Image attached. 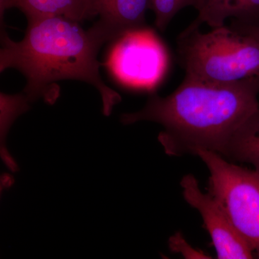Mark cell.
I'll return each instance as SVG.
<instances>
[{"label": "cell", "instance_id": "9a60e30c", "mask_svg": "<svg viewBox=\"0 0 259 259\" xmlns=\"http://www.w3.org/2000/svg\"><path fill=\"white\" fill-rule=\"evenodd\" d=\"M18 0H0V21L1 27L5 26L4 16L5 12L11 8H17Z\"/></svg>", "mask_w": 259, "mask_h": 259}, {"label": "cell", "instance_id": "9c48e42d", "mask_svg": "<svg viewBox=\"0 0 259 259\" xmlns=\"http://www.w3.org/2000/svg\"><path fill=\"white\" fill-rule=\"evenodd\" d=\"M17 8L27 18L61 15L78 22L88 19L82 0H18Z\"/></svg>", "mask_w": 259, "mask_h": 259}, {"label": "cell", "instance_id": "52a82bcc", "mask_svg": "<svg viewBox=\"0 0 259 259\" xmlns=\"http://www.w3.org/2000/svg\"><path fill=\"white\" fill-rule=\"evenodd\" d=\"M88 18L100 17L95 26L108 41L146 28L150 0H82Z\"/></svg>", "mask_w": 259, "mask_h": 259}, {"label": "cell", "instance_id": "4fadbf2b", "mask_svg": "<svg viewBox=\"0 0 259 259\" xmlns=\"http://www.w3.org/2000/svg\"><path fill=\"white\" fill-rule=\"evenodd\" d=\"M168 245L171 251L182 253L185 258H211L209 255L204 253L202 250L192 248L180 233H177L175 236L170 238Z\"/></svg>", "mask_w": 259, "mask_h": 259}, {"label": "cell", "instance_id": "7a4b0ae2", "mask_svg": "<svg viewBox=\"0 0 259 259\" xmlns=\"http://www.w3.org/2000/svg\"><path fill=\"white\" fill-rule=\"evenodd\" d=\"M25 36L12 40L1 28L0 72L18 70L26 79L24 89L30 102L44 98L53 105L59 96L56 83L79 80L93 85L101 96L102 112L112 113L122 98L107 86L100 72L99 51L106 37L93 25L85 30L80 22L61 15L29 18Z\"/></svg>", "mask_w": 259, "mask_h": 259}, {"label": "cell", "instance_id": "8fae6325", "mask_svg": "<svg viewBox=\"0 0 259 259\" xmlns=\"http://www.w3.org/2000/svg\"><path fill=\"white\" fill-rule=\"evenodd\" d=\"M242 1L243 0H204L202 8L197 11V16L184 30L190 32L197 30L203 24L212 28L223 26Z\"/></svg>", "mask_w": 259, "mask_h": 259}, {"label": "cell", "instance_id": "ba28073f", "mask_svg": "<svg viewBox=\"0 0 259 259\" xmlns=\"http://www.w3.org/2000/svg\"><path fill=\"white\" fill-rule=\"evenodd\" d=\"M225 156L231 161L250 163L259 172V112L236 135Z\"/></svg>", "mask_w": 259, "mask_h": 259}, {"label": "cell", "instance_id": "277c9868", "mask_svg": "<svg viewBox=\"0 0 259 259\" xmlns=\"http://www.w3.org/2000/svg\"><path fill=\"white\" fill-rule=\"evenodd\" d=\"M209 171L208 193L259 258V172L227 161L219 153L198 149Z\"/></svg>", "mask_w": 259, "mask_h": 259}, {"label": "cell", "instance_id": "5b68a950", "mask_svg": "<svg viewBox=\"0 0 259 259\" xmlns=\"http://www.w3.org/2000/svg\"><path fill=\"white\" fill-rule=\"evenodd\" d=\"M115 40L107 62L114 77L135 89L151 90L157 85L166 71L168 56L155 32L146 27Z\"/></svg>", "mask_w": 259, "mask_h": 259}, {"label": "cell", "instance_id": "5bb4252c", "mask_svg": "<svg viewBox=\"0 0 259 259\" xmlns=\"http://www.w3.org/2000/svg\"><path fill=\"white\" fill-rule=\"evenodd\" d=\"M229 26L237 31L253 37L259 42V23L238 24L231 22Z\"/></svg>", "mask_w": 259, "mask_h": 259}, {"label": "cell", "instance_id": "7c38bea8", "mask_svg": "<svg viewBox=\"0 0 259 259\" xmlns=\"http://www.w3.org/2000/svg\"><path fill=\"white\" fill-rule=\"evenodd\" d=\"M204 0H150V9L155 14V25L161 32L166 30L181 10L192 7L199 11Z\"/></svg>", "mask_w": 259, "mask_h": 259}, {"label": "cell", "instance_id": "6da1fadb", "mask_svg": "<svg viewBox=\"0 0 259 259\" xmlns=\"http://www.w3.org/2000/svg\"><path fill=\"white\" fill-rule=\"evenodd\" d=\"M258 95L259 74L232 83L185 77L171 95L153 94L142 110L123 114L120 121L163 126L158 139L168 156L206 149L225 156L236 135L259 112Z\"/></svg>", "mask_w": 259, "mask_h": 259}, {"label": "cell", "instance_id": "8992f818", "mask_svg": "<svg viewBox=\"0 0 259 259\" xmlns=\"http://www.w3.org/2000/svg\"><path fill=\"white\" fill-rule=\"evenodd\" d=\"M181 186L186 202L200 213L218 258H253L254 251L250 245L236 231L215 199L201 191L197 179L193 175H185Z\"/></svg>", "mask_w": 259, "mask_h": 259}, {"label": "cell", "instance_id": "3957f363", "mask_svg": "<svg viewBox=\"0 0 259 259\" xmlns=\"http://www.w3.org/2000/svg\"><path fill=\"white\" fill-rule=\"evenodd\" d=\"M179 62L185 77L232 83L259 74V42L230 26L182 31L177 39Z\"/></svg>", "mask_w": 259, "mask_h": 259}, {"label": "cell", "instance_id": "30bf717a", "mask_svg": "<svg viewBox=\"0 0 259 259\" xmlns=\"http://www.w3.org/2000/svg\"><path fill=\"white\" fill-rule=\"evenodd\" d=\"M31 102L23 93L16 95L0 94V134H1V156L7 166L13 172L18 168L8 150L5 147V139L11 125L15 120L30 109L29 103Z\"/></svg>", "mask_w": 259, "mask_h": 259}, {"label": "cell", "instance_id": "2e32d148", "mask_svg": "<svg viewBox=\"0 0 259 259\" xmlns=\"http://www.w3.org/2000/svg\"><path fill=\"white\" fill-rule=\"evenodd\" d=\"M14 183V178L8 174H4L1 177V187L3 189H8Z\"/></svg>", "mask_w": 259, "mask_h": 259}]
</instances>
